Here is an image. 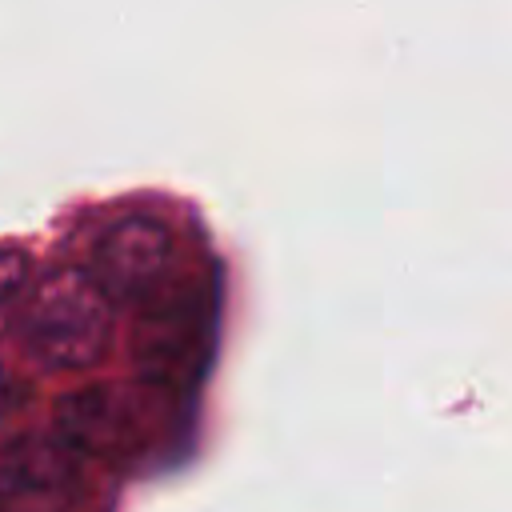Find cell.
<instances>
[{"label":"cell","mask_w":512,"mask_h":512,"mask_svg":"<svg viewBox=\"0 0 512 512\" xmlns=\"http://www.w3.org/2000/svg\"><path fill=\"white\" fill-rule=\"evenodd\" d=\"M20 348L48 372L92 368L112 340V304L88 268H52L28 284L12 324Z\"/></svg>","instance_id":"cell-1"},{"label":"cell","mask_w":512,"mask_h":512,"mask_svg":"<svg viewBox=\"0 0 512 512\" xmlns=\"http://www.w3.org/2000/svg\"><path fill=\"white\" fill-rule=\"evenodd\" d=\"M212 292L200 284L160 288L144 300L136 332V368L152 388L184 392L196 384L212 348Z\"/></svg>","instance_id":"cell-2"},{"label":"cell","mask_w":512,"mask_h":512,"mask_svg":"<svg viewBox=\"0 0 512 512\" xmlns=\"http://www.w3.org/2000/svg\"><path fill=\"white\" fill-rule=\"evenodd\" d=\"M52 432L68 448H76L84 460L88 456H124L140 436V420H136V408L124 388L92 384V388L68 392L56 404Z\"/></svg>","instance_id":"cell-5"},{"label":"cell","mask_w":512,"mask_h":512,"mask_svg":"<svg viewBox=\"0 0 512 512\" xmlns=\"http://www.w3.org/2000/svg\"><path fill=\"white\" fill-rule=\"evenodd\" d=\"M28 284H32V256L16 244H0V328L12 324Z\"/></svg>","instance_id":"cell-6"},{"label":"cell","mask_w":512,"mask_h":512,"mask_svg":"<svg viewBox=\"0 0 512 512\" xmlns=\"http://www.w3.org/2000/svg\"><path fill=\"white\" fill-rule=\"evenodd\" d=\"M84 456L56 432H16L0 444V512H76Z\"/></svg>","instance_id":"cell-4"},{"label":"cell","mask_w":512,"mask_h":512,"mask_svg":"<svg viewBox=\"0 0 512 512\" xmlns=\"http://www.w3.org/2000/svg\"><path fill=\"white\" fill-rule=\"evenodd\" d=\"M172 256H176L172 228L160 216L128 212V216L104 224V232L96 236L88 276L96 280V288L108 296L112 308L144 304L152 292H160L168 284Z\"/></svg>","instance_id":"cell-3"}]
</instances>
